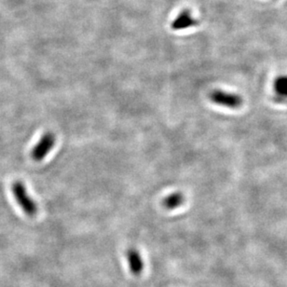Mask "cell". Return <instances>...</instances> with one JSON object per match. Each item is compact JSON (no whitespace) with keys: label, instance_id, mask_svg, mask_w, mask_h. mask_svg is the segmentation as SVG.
<instances>
[{"label":"cell","instance_id":"obj_1","mask_svg":"<svg viewBox=\"0 0 287 287\" xmlns=\"http://www.w3.org/2000/svg\"><path fill=\"white\" fill-rule=\"evenodd\" d=\"M13 196L22 211L29 216H34L38 212V207L28 194L25 185L20 181H16L11 185Z\"/></svg>","mask_w":287,"mask_h":287},{"label":"cell","instance_id":"obj_2","mask_svg":"<svg viewBox=\"0 0 287 287\" xmlns=\"http://www.w3.org/2000/svg\"><path fill=\"white\" fill-rule=\"evenodd\" d=\"M210 99L216 104L223 105L228 108H238L243 104V98L241 96L220 90H215L211 92Z\"/></svg>","mask_w":287,"mask_h":287},{"label":"cell","instance_id":"obj_3","mask_svg":"<svg viewBox=\"0 0 287 287\" xmlns=\"http://www.w3.org/2000/svg\"><path fill=\"white\" fill-rule=\"evenodd\" d=\"M55 144V135L53 133H46L39 143L35 145L31 152V157L36 162H41L50 153Z\"/></svg>","mask_w":287,"mask_h":287},{"label":"cell","instance_id":"obj_4","mask_svg":"<svg viewBox=\"0 0 287 287\" xmlns=\"http://www.w3.org/2000/svg\"><path fill=\"white\" fill-rule=\"evenodd\" d=\"M199 21L195 20L194 18L191 15L190 10H182L177 17L174 19V21L172 22V29L175 31L184 30L186 28L192 27V26H196L198 25Z\"/></svg>","mask_w":287,"mask_h":287},{"label":"cell","instance_id":"obj_5","mask_svg":"<svg viewBox=\"0 0 287 287\" xmlns=\"http://www.w3.org/2000/svg\"><path fill=\"white\" fill-rule=\"evenodd\" d=\"M126 258L131 272L137 276L142 273L144 269V261L141 254L135 248H131L126 253Z\"/></svg>","mask_w":287,"mask_h":287},{"label":"cell","instance_id":"obj_6","mask_svg":"<svg viewBox=\"0 0 287 287\" xmlns=\"http://www.w3.org/2000/svg\"><path fill=\"white\" fill-rule=\"evenodd\" d=\"M184 195L180 192H174L166 197L163 202L164 207L168 210H173L184 203Z\"/></svg>","mask_w":287,"mask_h":287},{"label":"cell","instance_id":"obj_7","mask_svg":"<svg viewBox=\"0 0 287 287\" xmlns=\"http://www.w3.org/2000/svg\"><path fill=\"white\" fill-rule=\"evenodd\" d=\"M275 92L282 96L287 97V76H281L274 82Z\"/></svg>","mask_w":287,"mask_h":287}]
</instances>
